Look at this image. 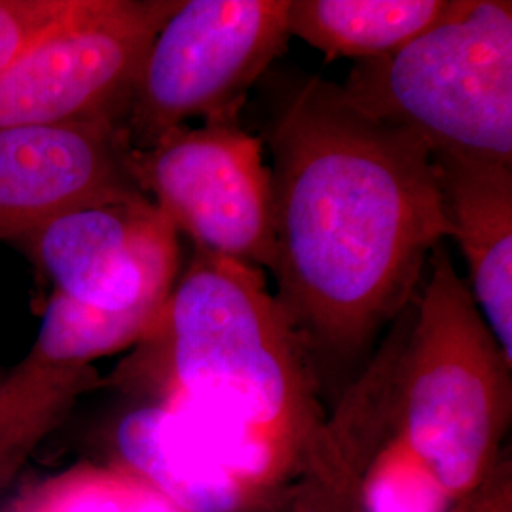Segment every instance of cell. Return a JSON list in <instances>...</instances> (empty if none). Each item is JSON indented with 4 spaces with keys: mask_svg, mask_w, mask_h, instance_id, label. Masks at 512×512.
I'll return each instance as SVG.
<instances>
[{
    "mask_svg": "<svg viewBox=\"0 0 512 512\" xmlns=\"http://www.w3.org/2000/svg\"><path fill=\"white\" fill-rule=\"evenodd\" d=\"M268 147L275 302L334 404L450 238L439 184L418 139L315 74L281 95Z\"/></svg>",
    "mask_w": 512,
    "mask_h": 512,
    "instance_id": "obj_1",
    "label": "cell"
},
{
    "mask_svg": "<svg viewBox=\"0 0 512 512\" xmlns=\"http://www.w3.org/2000/svg\"><path fill=\"white\" fill-rule=\"evenodd\" d=\"M103 387L183 412L272 492L293 482L329 416L264 272L196 247Z\"/></svg>",
    "mask_w": 512,
    "mask_h": 512,
    "instance_id": "obj_2",
    "label": "cell"
},
{
    "mask_svg": "<svg viewBox=\"0 0 512 512\" xmlns=\"http://www.w3.org/2000/svg\"><path fill=\"white\" fill-rule=\"evenodd\" d=\"M399 334L393 440L450 503L473 494L509 454L512 363L439 245Z\"/></svg>",
    "mask_w": 512,
    "mask_h": 512,
    "instance_id": "obj_3",
    "label": "cell"
},
{
    "mask_svg": "<svg viewBox=\"0 0 512 512\" xmlns=\"http://www.w3.org/2000/svg\"><path fill=\"white\" fill-rule=\"evenodd\" d=\"M340 88L431 158L512 165V2L456 0L399 52L357 63Z\"/></svg>",
    "mask_w": 512,
    "mask_h": 512,
    "instance_id": "obj_4",
    "label": "cell"
},
{
    "mask_svg": "<svg viewBox=\"0 0 512 512\" xmlns=\"http://www.w3.org/2000/svg\"><path fill=\"white\" fill-rule=\"evenodd\" d=\"M289 0H181L152 38L126 110L131 147L192 120H238L289 35Z\"/></svg>",
    "mask_w": 512,
    "mask_h": 512,
    "instance_id": "obj_5",
    "label": "cell"
},
{
    "mask_svg": "<svg viewBox=\"0 0 512 512\" xmlns=\"http://www.w3.org/2000/svg\"><path fill=\"white\" fill-rule=\"evenodd\" d=\"M129 173L192 247L272 272L270 165L239 118L184 126L131 147Z\"/></svg>",
    "mask_w": 512,
    "mask_h": 512,
    "instance_id": "obj_6",
    "label": "cell"
},
{
    "mask_svg": "<svg viewBox=\"0 0 512 512\" xmlns=\"http://www.w3.org/2000/svg\"><path fill=\"white\" fill-rule=\"evenodd\" d=\"M181 0H76L0 74V128L126 118L148 46Z\"/></svg>",
    "mask_w": 512,
    "mask_h": 512,
    "instance_id": "obj_7",
    "label": "cell"
},
{
    "mask_svg": "<svg viewBox=\"0 0 512 512\" xmlns=\"http://www.w3.org/2000/svg\"><path fill=\"white\" fill-rule=\"evenodd\" d=\"M54 293L112 315L160 313L181 274V236L145 194L88 203L25 239Z\"/></svg>",
    "mask_w": 512,
    "mask_h": 512,
    "instance_id": "obj_8",
    "label": "cell"
},
{
    "mask_svg": "<svg viewBox=\"0 0 512 512\" xmlns=\"http://www.w3.org/2000/svg\"><path fill=\"white\" fill-rule=\"evenodd\" d=\"M160 313H101L55 294L37 340L0 374V492L103 378L93 363L135 348Z\"/></svg>",
    "mask_w": 512,
    "mask_h": 512,
    "instance_id": "obj_9",
    "label": "cell"
},
{
    "mask_svg": "<svg viewBox=\"0 0 512 512\" xmlns=\"http://www.w3.org/2000/svg\"><path fill=\"white\" fill-rule=\"evenodd\" d=\"M124 118L0 128V239H25L88 203L143 194Z\"/></svg>",
    "mask_w": 512,
    "mask_h": 512,
    "instance_id": "obj_10",
    "label": "cell"
},
{
    "mask_svg": "<svg viewBox=\"0 0 512 512\" xmlns=\"http://www.w3.org/2000/svg\"><path fill=\"white\" fill-rule=\"evenodd\" d=\"M109 461L143 476L188 512H270L281 494L245 475L183 412L128 399L110 423Z\"/></svg>",
    "mask_w": 512,
    "mask_h": 512,
    "instance_id": "obj_11",
    "label": "cell"
},
{
    "mask_svg": "<svg viewBox=\"0 0 512 512\" xmlns=\"http://www.w3.org/2000/svg\"><path fill=\"white\" fill-rule=\"evenodd\" d=\"M395 321L329 408L323 433L270 512H365L366 484L391 431Z\"/></svg>",
    "mask_w": 512,
    "mask_h": 512,
    "instance_id": "obj_12",
    "label": "cell"
},
{
    "mask_svg": "<svg viewBox=\"0 0 512 512\" xmlns=\"http://www.w3.org/2000/svg\"><path fill=\"white\" fill-rule=\"evenodd\" d=\"M469 293L512 363V165L431 158Z\"/></svg>",
    "mask_w": 512,
    "mask_h": 512,
    "instance_id": "obj_13",
    "label": "cell"
},
{
    "mask_svg": "<svg viewBox=\"0 0 512 512\" xmlns=\"http://www.w3.org/2000/svg\"><path fill=\"white\" fill-rule=\"evenodd\" d=\"M456 0H289V35L332 59L395 54L446 18Z\"/></svg>",
    "mask_w": 512,
    "mask_h": 512,
    "instance_id": "obj_14",
    "label": "cell"
},
{
    "mask_svg": "<svg viewBox=\"0 0 512 512\" xmlns=\"http://www.w3.org/2000/svg\"><path fill=\"white\" fill-rule=\"evenodd\" d=\"M0 512H188L114 461H80L21 486Z\"/></svg>",
    "mask_w": 512,
    "mask_h": 512,
    "instance_id": "obj_15",
    "label": "cell"
},
{
    "mask_svg": "<svg viewBox=\"0 0 512 512\" xmlns=\"http://www.w3.org/2000/svg\"><path fill=\"white\" fill-rule=\"evenodd\" d=\"M76 0H0V74L40 35L73 10Z\"/></svg>",
    "mask_w": 512,
    "mask_h": 512,
    "instance_id": "obj_16",
    "label": "cell"
}]
</instances>
